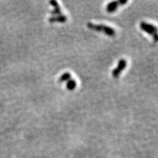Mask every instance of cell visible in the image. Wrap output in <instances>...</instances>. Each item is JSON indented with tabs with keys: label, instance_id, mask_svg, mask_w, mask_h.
Here are the masks:
<instances>
[{
	"label": "cell",
	"instance_id": "3957f363",
	"mask_svg": "<svg viewBox=\"0 0 158 158\" xmlns=\"http://www.w3.org/2000/svg\"><path fill=\"white\" fill-rule=\"evenodd\" d=\"M126 66H127V61L125 60V59H121V60L118 63L117 67L112 72L113 77L114 78H117L120 75V73L124 70Z\"/></svg>",
	"mask_w": 158,
	"mask_h": 158
},
{
	"label": "cell",
	"instance_id": "5b68a950",
	"mask_svg": "<svg viewBox=\"0 0 158 158\" xmlns=\"http://www.w3.org/2000/svg\"><path fill=\"white\" fill-rule=\"evenodd\" d=\"M67 18L65 15H60L56 17H52L49 19V21L50 23H65L67 21Z\"/></svg>",
	"mask_w": 158,
	"mask_h": 158
},
{
	"label": "cell",
	"instance_id": "8992f818",
	"mask_svg": "<svg viewBox=\"0 0 158 158\" xmlns=\"http://www.w3.org/2000/svg\"><path fill=\"white\" fill-rule=\"evenodd\" d=\"M118 6H119V3H118V2L114 1L107 4L106 9L108 13H113L116 11Z\"/></svg>",
	"mask_w": 158,
	"mask_h": 158
},
{
	"label": "cell",
	"instance_id": "6da1fadb",
	"mask_svg": "<svg viewBox=\"0 0 158 158\" xmlns=\"http://www.w3.org/2000/svg\"><path fill=\"white\" fill-rule=\"evenodd\" d=\"M87 27L88 28L93 30V31H96L98 32L102 31L106 34H107V36H113L115 35V30L108 26L103 25V24H96L91 23H88L87 24Z\"/></svg>",
	"mask_w": 158,
	"mask_h": 158
},
{
	"label": "cell",
	"instance_id": "9c48e42d",
	"mask_svg": "<svg viewBox=\"0 0 158 158\" xmlns=\"http://www.w3.org/2000/svg\"><path fill=\"white\" fill-rule=\"evenodd\" d=\"M118 2L119 3V6H123V5L127 3V0H120V1H118Z\"/></svg>",
	"mask_w": 158,
	"mask_h": 158
},
{
	"label": "cell",
	"instance_id": "ba28073f",
	"mask_svg": "<svg viewBox=\"0 0 158 158\" xmlns=\"http://www.w3.org/2000/svg\"><path fill=\"white\" fill-rule=\"evenodd\" d=\"M71 75L70 73H63V75L60 77V78H59V82H63L65 81H69L71 79Z\"/></svg>",
	"mask_w": 158,
	"mask_h": 158
},
{
	"label": "cell",
	"instance_id": "7a4b0ae2",
	"mask_svg": "<svg viewBox=\"0 0 158 158\" xmlns=\"http://www.w3.org/2000/svg\"><path fill=\"white\" fill-rule=\"evenodd\" d=\"M140 27L142 31H144L150 34V35L153 36L155 42L157 41L158 37L157 34V28L155 26L145 22H141L140 24Z\"/></svg>",
	"mask_w": 158,
	"mask_h": 158
},
{
	"label": "cell",
	"instance_id": "277c9868",
	"mask_svg": "<svg viewBox=\"0 0 158 158\" xmlns=\"http://www.w3.org/2000/svg\"><path fill=\"white\" fill-rule=\"evenodd\" d=\"M49 3L52 5V7H54V9L51 12L53 15H61V9L59 7V4L56 1L52 0V1L49 2Z\"/></svg>",
	"mask_w": 158,
	"mask_h": 158
},
{
	"label": "cell",
	"instance_id": "52a82bcc",
	"mask_svg": "<svg viewBox=\"0 0 158 158\" xmlns=\"http://www.w3.org/2000/svg\"><path fill=\"white\" fill-rule=\"evenodd\" d=\"M77 86V82L75 80H73V79H70V80L68 81L67 83V88L69 90H73Z\"/></svg>",
	"mask_w": 158,
	"mask_h": 158
}]
</instances>
